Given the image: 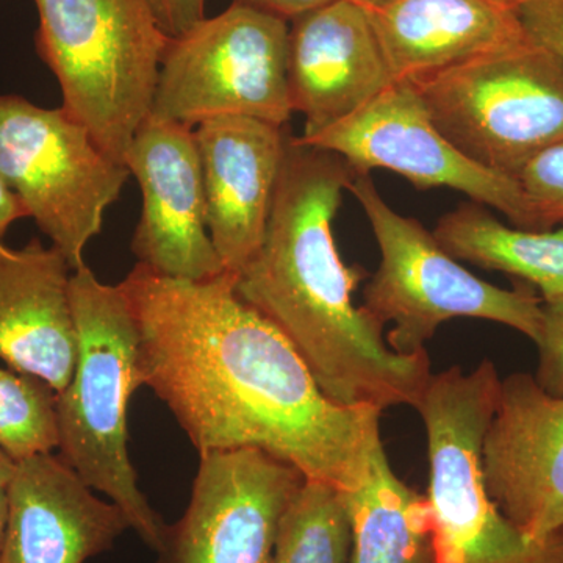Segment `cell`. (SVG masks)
Returning <instances> with one entry per match:
<instances>
[{
  "label": "cell",
  "mask_w": 563,
  "mask_h": 563,
  "mask_svg": "<svg viewBox=\"0 0 563 563\" xmlns=\"http://www.w3.org/2000/svg\"><path fill=\"white\" fill-rule=\"evenodd\" d=\"M139 332L141 384L199 454L258 450L344 493L365 479L383 410L329 398L236 274L179 280L136 263L120 284Z\"/></svg>",
  "instance_id": "6da1fadb"
},
{
  "label": "cell",
  "mask_w": 563,
  "mask_h": 563,
  "mask_svg": "<svg viewBox=\"0 0 563 563\" xmlns=\"http://www.w3.org/2000/svg\"><path fill=\"white\" fill-rule=\"evenodd\" d=\"M354 176L340 155L291 136L265 236L236 274V292L279 329L333 401L417 407L432 374L428 351L387 346L383 325L354 306L365 269L344 265L333 240Z\"/></svg>",
  "instance_id": "7a4b0ae2"
},
{
  "label": "cell",
  "mask_w": 563,
  "mask_h": 563,
  "mask_svg": "<svg viewBox=\"0 0 563 563\" xmlns=\"http://www.w3.org/2000/svg\"><path fill=\"white\" fill-rule=\"evenodd\" d=\"M70 302L79 354L73 379L57 393L58 455L158 553L168 525L140 490L129 457V401L143 387L131 307L120 285L103 284L87 265L70 276Z\"/></svg>",
  "instance_id": "3957f363"
},
{
  "label": "cell",
  "mask_w": 563,
  "mask_h": 563,
  "mask_svg": "<svg viewBox=\"0 0 563 563\" xmlns=\"http://www.w3.org/2000/svg\"><path fill=\"white\" fill-rule=\"evenodd\" d=\"M499 385L488 358L470 373L453 366L431 374L415 407L428 440L433 563H563V531L531 539L488 495L483 451Z\"/></svg>",
  "instance_id": "277c9868"
},
{
  "label": "cell",
  "mask_w": 563,
  "mask_h": 563,
  "mask_svg": "<svg viewBox=\"0 0 563 563\" xmlns=\"http://www.w3.org/2000/svg\"><path fill=\"white\" fill-rule=\"evenodd\" d=\"M36 47L60 84L62 109L124 165L151 114L169 41L150 0H33Z\"/></svg>",
  "instance_id": "5b68a950"
},
{
  "label": "cell",
  "mask_w": 563,
  "mask_h": 563,
  "mask_svg": "<svg viewBox=\"0 0 563 563\" xmlns=\"http://www.w3.org/2000/svg\"><path fill=\"white\" fill-rule=\"evenodd\" d=\"M347 191L365 211L380 250L362 307L383 328L393 322L385 339L393 352L426 351L437 329L454 318L499 322L539 340L543 301L533 288L504 290L474 276L420 221L393 210L369 174H355Z\"/></svg>",
  "instance_id": "8992f818"
},
{
  "label": "cell",
  "mask_w": 563,
  "mask_h": 563,
  "mask_svg": "<svg viewBox=\"0 0 563 563\" xmlns=\"http://www.w3.org/2000/svg\"><path fill=\"white\" fill-rule=\"evenodd\" d=\"M409 81L459 151L510 179L563 141V62L532 40Z\"/></svg>",
  "instance_id": "52a82bcc"
},
{
  "label": "cell",
  "mask_w": 563,
  "mask_h": 563,
  "mask_svg": "<svg viewBox=\"0 0 563 563\" xmlns=\"http://www.w3.org/2000/svg\"><path fill=\"white\" fill-rule=\"evenodd\" d=\"M288 21L235 0L169 41L151 114L195 128L220 117L285 125L295 113L288 88Z\"/></svg>",
  "instance_id": "ba28073f"
},
{
  "label": "cell",
  "mask_w": 563,
  "mask_h": 563,
  "mask_svg": "<svg viewBox=\"0 0 563 563\" xmlns=\"http://www.w3.org/2000/svg\"><path fill=\"white\" fill-rule=\"evenodd\" d=\"M0 173L73 272L131 176L65 110L13 95L0 96Z\"/></svg>",
  "instance_id": "9c48e42d"
},
{
  "label": "cell",
  "mask_w": 563,
  "mask_h": 563,
  "mask_svg": "<svg viewBox=\"0 0 563 563\" xmlns=\"http://www.w3.org/2000/svg\"><path fill=\"white\" fill-rule=\"evenodd\" d=\"M296 139L340 155L355 174L388 169L421 190L451 188L501 211L515 228L540 231L520 184L459 151L439 131L409 80L395 81L331 128Z\"/></svg>",
  "instance_id": "30bf717a"
},
{
  "label": "cell",
  "mask_w": 563,
  "mask_h": 563,
  "mask_svg": "<svg viewBox=\"0 0 563 563\" xmlns=\"http://www.w3.org/2000/svg\"><path fill=\"white\" fill-rule=\"evenodd\" d=\"M190 504L168 526L158 563H269L299 470L258 450L199 454Z\"/></svg>",
  "instance_id": "8fae6325"
},
{
  "label": "cell",
  "mask_w": 563,
  "mask_h": 563,
  "mask_svg": "<svg viewBox=\"0 0 563 563\" xmlns=\"http://www.w3.org/2000/svg\"><path fill=\"white\" fill-rule=\"evenodd\" d=\"M124 165L143 192L132 240L139 265L179 280L213 279L224 273L207 228L195 129L150 114L133 136Z\"/></svg>",
  "instance_id": "7c38bea8"
},
{
  "label": "cell",
  "mask_w": 563,
  "mask_h": 563,
  "mask_svg": "<svg viewBox=\"0 0 563 563\" xmlns=\"http://www.w3.org/2000/svg\"><path fill=\"white\" fill-rule=\"evenodd\" d=\"M483 457L488 495L510 523L536 540L563 531V396L532 374L501 379Z\"/></svg>",
  "instance_id": "4fadbf2b"
},
{
  "label": "cell",
  "mask_w": 563,
  "mask_h": 563,
  "mask_svg": "<svg viewBox=\"0 0 563 563\" xmlns=\"http://www.w3.org/2000/svg\"><path fill=\"white\" fill-rule=\"evenodd\" d=\"M291 135L244 117L198 124L207 228L225 272L239 274L263 242Z\"/></svg>",
  "instance_id": "5bb4252c"
},
{
  "label": "cell",
  "mask_w": 563,
  "mask_h": 563,
  "mask_svg": "<svg viewBox=\"0 0 563 563\" xmlns=\"http://www.w3.org/2000/svg\"><path fill=\"white\" fill-rule=\"evenodd\" d=\"M288 88L292 111L312 135L351 117L395 84L368 10L332 0L290 21Z\"/></svg>",
  "instance_id": "9a60e30c"
},
{
  "label": "cell",
  "mask_w": 563,
  "mask_h": 563,
  "mask_svg": "<svg viewBox=\"0 0 563 563\" xmlns=\"http://www.w3.org/2000/svg\"><path fill=\"white\" fill-rule=\"evenodd\" d=\"M5 488L0 563H85L131 529L120 507L99 499L58 454L16 462Z\"/></svg>",
  "instance_id": "2e32d148"
},
{
  "label": "cell",
  "mask_w": 563,
  "mask_h": 563,
  "mask_svg": "<svg viewBox=\"0 0 563 563\" xmlns=\"http://www.w3.org/2000/svg\"><path fill=\"white\" fill-rule=\"evenodd\" d=\"M70 276L54 246L33 239L13 250L0 240V361L55 393L68 387L79 354Z\"/></svg>",
  "instance_id": "e0dca14e"
},
{
  "label": "cell",
  "mask_w": 563,
  "mask_h": 563,
  "mask_svg": "<svg viewBox=\"0 0 563 563\" xmlns=\"http://www.w3.org/2000/svg\"><path fill=\"white\" fill-rule=\"evenodd\" d=\"M366 10L396 81L531 40L517 11L493 0H379Z\"/></svg>",
  "instance_id": "ac0fdd59"
},
{
  "label": "cell",
  "mask_w": 563,
  "mask_h": 563,
  "mask_svg": "<svg viewBox=\"0 0 563 563\" xmlns=\"http://www.w3.org/2000/svg\"><path fill=\"white\" fill-rule=\"evenodd\" d=\"M433 235L457 261L525 282L543 302L563 301V222L555 231H528L503 224L483 203L465 202L440 218Z\"/></svg>",
  "instance_id": "d6986e66"
},
{
  "label": "cell",
  "mask_w": 563,
  "mask_h": 563,
  "mask_svg": "<svg viewBox=\"0 0 563 563\" xmlns=\"http://www.w3.org/2000/svg\"><path fill=\"white\" fill-rule=\"evenodd\" d=\"M346 498L351 563H433L426 496L396 476L384 444L374 453L365 479Z\"/></svg>",
  "instance_id": "ffe728a7"
},
{
  "label": "cell",
  "mask_w": 563,
  "mask_h": 563,
  "mask_svg": "<svg viewBox=\"0 0 563 563\" xmlns=\"http://www.w3.org/2000/svg\"><path fill=\"white\" fill-rule=\"evenodd\" d=\"M346 493L303 479L285 509L269 563H351Z\"/></svg>",
  "instance_id": "44dd1931"
},
{
  "label": "cell",
  "mask_w": 563,
  "mask_h": 563,
  "mask_svg": "<svg viewBox=\"0 0 563 563\" xmlns=\"http://www.w3.org/2000/svg\"><path fill=\"white\" fill-rule=\"evenodd\" d=\"M57 446V393L38 377L0 368V450L20 462Z\"/></svg>",
  "instance_id": "7402d4cb"
},
{
  "label": "cell",
  "mask_w": 563,
  "mask_h": 563,
  "mask_svg": "<svg viewBox=\"0 0 563 563\" xmlns=\"http://www.w3.org/2000/svg\"><path fill=\"white\" fill-rule=\"evenodd\" d=\"M517 181L536 211L540 231L563 222V141L536 155Z\"/></svg>",
  "instance_id": "603a6c76"
},
{
  "label": "cell",
  "mask_w": 563,
  "mask_h": 563,
  "mask_svg": "<svg viewBox=\"0 0 563 563\" xmlns=\"http://www.w3.org/2000/svg\"><path fill=\"white\" fill-rule=\"evenodd\" d=\"M542 329L537 350V384L553 396H563V301L543 302Z\"/></svg>",
  "instance_id": "cb8c5ba5"
},
{
  "label": "cell",
  "mask_w": 563,
  "mask_h": 563,
  "mask_svg": "<svg viewBox=\"0 0 563 563\" xmlns=\"http://www.w3.org/2000/svg\"><path fill=\"white\" fill-rule=\"evenodd\" d=\"M517 14L529 38L563 62V0H528Z\"/></svg>",
  "instance_id": "d4e9b609"
},
{
  "label": "cell",
  "mask_w": 563,
  "mask_h": 563,
  "mask_svg": "<svg viewBox=\"0 0 563 563\" xmlns=\"http://www.w3.org/2000/svg\"><path fill=\"white\" fill-rule=\"evenodd\" d=\"M162 31L177 38L206 20V0H150Z\"/></svg>",
  "instance_id": "484cf974"
},
{
  "label": "cell",
  "mask_w": 563,
  "mask_h": 563,
  "mask_svg": "<svg viewBox=\"0 0 563 563\" xmlns=\"http://www.w3.org/2000/svg\"><path fill=\"white\" fill-rule=\"evenodd\" d=\"M240 2L290 22L302 16V14L309 13V11L318 9V7L332 2V0H240Z\"/></svg>",
  "instance_id": "4316f807"
},
{
  "label": "cell",
  "mask_w": 563,
  "mask_h": 563,
  "mask_svg": "<svg viewBox=\"0 0 563 563\" xmlns=\"http://www.w3.org/2000/svg\"><path fill=\"white\" fill-rule=\"evenodd\" d=\"M25 217L27 211L0 173V240L14 221Z\"/></svg>",
  "instance_id": "83f0119b"
},
{
  "label": "cell",
  "mask_w": 563,
  "mask_h": 563,
  "mask_svg": "<svg viewBox=\"0 0 563 563\" xmlns=\"http://www.w3.org/2000/svg\"><path fill=\"white\" fill-rule=\"evenodd\" d=\"M14 466H16V462L0 450V487H7V484L10 483Z\"/></svg>",
  "instance_id": "f1b7e54d"
},
{
  "label": "cell",
  "mask_w": 563,
  "mask_h": 563,
  "mask_svg": "<svg viewBox=\"0 0 563 563\" xmlns=\"http://www.w3.org/2000/svg\"><path fill=\"white\" fill-rule=\"evenodd\" d=\"M7 526V488L0 487V558H2L3 537Z\"/></svg>",
  "instance_id": "f546056e"
},
{
  "label": "cell",
  "mask_w": 563,
  "mask_h": 563,
  "mask_svg": "<svg viewBox=\"0 0 563 563\" xmlns=\"http://www.w3.org/2000/svg\"><path fill=\"white\" fill-rule=\"evenodd\" d=\"M493 2L501 3V5L509 7V9L517 11L523 3L528 2V0H493Z\"/></svg>",
  "instance_id": "4dcf8cb0"
},
{
  "label": "cell",
  "mask_w": 563,
  "mask_h": 563,
  "mask_svg": "<svg viewBox=\"0 0 563 563\" xmlns=\"http://www.w3.org/2000/svg\"><path fill=\"white\" fill-rule=\"evenodd\" d=\"M354 2L362 3L365 7H372L374 3L379 2V0H354Z\"/></svg>",
  "instance_id": "1f68e13d"
}]
</instances>
